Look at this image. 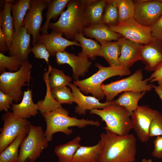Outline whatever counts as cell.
<instances>
[{"label": "cell", "mask_w": 162, "mask_h": 162, "mask_svg": "<svg viewBox=\"0 0 162 162\" xmlns=\"http://www.w3.org/2000/svg\"><path fill=\"white\" fill-rule=\"evenodd\" d=\"M82 33L95 39L101 45L112 40L117 41L122 37L119 34L112 30L109 26L101 22L86 26Z\"/></svg>", "instance_id": "cell-20"}, {"label": "cell", "mask_w": 162, "mask_h": 162, "mask_svg": "<svg viewBox=\"0 0 162 162\" xmlns=\"http://www.w3.org/2000/svg\"><path fill=\"white\" fill-rule=\"evenodd\" d=\"M13 101L11 97L0 90V111H4L5 112L8 111V109Z\"/></svg>", "instance_id": "cell-41"}, {"label": "cell", "mask_w": 162, "mask_h": 162, "mask_svg": "<svg viewBox=\"0 0 162 162\" xmlns=\"http://www.w3.org/2000/svg\"><path fill=\"white\" fill-rule=\"evenodd\" d=\"M56 56L58 65L67 64L71 67L73 76L75 81L78 80L79 77L84 76L92 64V62L88 58L76 56L65 51L57 52Z\"/></svg>", "instance_id": "cell-14"}, {"label": "cell", "mask_w": 162, "mask_h": 162, "mask_svg": "<svg viewBox=\"0 0 162 162\" xmlns=\"http://www.w3.org/2000/svg\"><path fill=\"white\" fill-rule=\"evenodd\" d=\"M31 0H19L16 3L12 4L11 11L15 31L22 27L25 16L31 7Z\"/></svg>", "instance_id": "cell-31"}, {"label": "cell", "mask_w": 162, "mask_h": 162, "mask_svg": "<svg viewBox=\"0 0 162 162\" xmlns=\"http://www.w3.org/2000/svg\"><path fill=\"white\" fill-rule=\"evenodd\" d=\"M118 12V23H122L133 17L135 6L131 0H117Z\"/></svg>", "instance_id": "cell-35"}, {"label": "cell", "mask_w": 162, "mask_h": 162, "mask_svg": "<svg viewBox=\"0 0 162 162\" xmlns=\"http://www.w3.org/2000/svg\"><path fill=\"white\" fill-rule=\"evenodd\" d=\"M48 141L40 126L31 124L28 134L23 139L20 146L17 162H34L47 148Z\"/></svg>", "instance_id": "cell-8"}, {"label": "cell", "mask_w": 162, "mask_h": 162, "mask_svg": "<svg viewBox=\"0 0 162 162\" xmlns=\"http://www.w3.org/2000/svg\"><path fill=\"white\" fill-rule=\"evenodd\" d=\"M2 118L3 126L0 134V153L20 135H27L32 124L27 119L17 117L9 111L5 112Z\"/></svg>", "instance_id": "cell-9"}, {"label": "cell", "mask_w": 162, "mask_h": 162, "mask_svg": "<svg viewBox=\"0 0 162 162\" xmlns=\"http://www.w3.org/2000/svg\"><path fill=\"white\" fill-rule=\"evenodd\" d=\"M140 162H153L152 160L151 159H146L144 158L142 159Z\"/></svg>", "instance_id": "cell-46"}, {"label": "cell", "mask_w": 162, "mask_h": 162, "mask_svg": "<svg viewBox=\"0 0 162 162\" xmlns=\"http://www.w3.org/2000/svg\"><path fill=\"white\" fill-rule=\"evenodd\" d=\"M101 146L100 140L93 146H80L74 154L71 162H98Z\"/></svg>", "instance_id": "cell-24"}, {"label": "cell", "mask_w": 162, "mask_h": 162, "mask_svg": "<svg viewBox=\"0 0 162 162\" xmlns=\"http://www.w3.org/2000/svg\"><path fill=\"white\" fill-rule=\"evenodd\" d=\"M148 78L150 82H157L159 86H162V63L160 65Z\"/></svg>", "instance_id": "cell-43"}, {"label": "cell", "mask_w": 162, "mask_h": 162, "mask_svg": "<svg viewBox=\"0 0 162 162\" xmlns=\"http://www.w3.org/2000/svg\"><path fill=\"white\" fill-rule=\"evenodd\" d=\"M157 112L148 106L142 105L139 106L131 115L133 129L141 142L149 140L150 124Z\"/></svg>", "instance_id": "cell-13"}, {"label": "cell", "mask_w": 162, "mask_h": 162, "mask_svg": "<svg viewBox=\"0 0 162 162\" xmlns=\"http://www.w3.org/2000/svg\"><path fill=\"white\" fill-rule=\"evenodd\" d=\"M135 6L133 17L141 25L150 27L162 15V1L138 0Z\"/></svg>", "instance_id": "cell-12"}, {"label": "cell", "mask_w": 162, "mask_h": 162, "mask_svg": "<svg viewBox=\"0 0 162 162\" xmlns=\"http://www.w3.org/2000/svg\"><path fill=\"white\" fill-rule=\"evenodd\" d=\"M121 54L119 62L121 66L129 68L137 61L141 60V51L143 44L123 37L118 40Z\"/></svg>", "instance_id": "cell-17"}, {"label": "cell", "mask_w": 162, "mask_h": 162, "mask_svg": "<svg viewBox=\"0 0 162 162\" xmlns=\"http://www.w3.org/2000/svg\"><path fill=\"white\" fill-rule=\"evenodd\" d=\"M9 50L5 36L0 27V52L4 54Z\"/></svg>", "instance_id": "cell-44"}, {"label": "cell", "mask_w": 162, "mask_h": 162, "mask_svg": "<svg viewBox=\"0 0 162 162\" xmlns=\"http://www.w3.org/2000/svg\"><path fill=\"white\" fill-rule=\"evenodd\" d=\"M74 41L78 42L82 48V50L78 56L94 60L100 48V45L94 40L85 37L82 33L77 34Z\"/></svg>", "instance_id": "cell-29"}, {"label": "cell", "mask_w": 162, "mask_h": 162, "mask_svg": "<svg viewBox=\"0 0 162 162\" xmlns=\"http://www.w3.org/2000/svg\"><path fill=\"white\" fill-rule=\"evenodd\" d=\"M101 22L109 26L118 24L117 0H107Z\"/></svg>", "instance_id": "cell-33"}, {"label": "cell", "mask_w": 162, "mask_h": 162, "mask_svg": "<svg viewBox=\"0 0 162 162\" xmlns=\"http://www.w3.org/2000/svg\"><path fill=\"white\" fill-rule=\"evenodd\" d=\"M120 54V45L116 41L108 42L101 45L97 56L104 58L110 67H116L121 66L119 62Z\"/></svg>", "instance_id": "cell-26"}, {"label": "cell", "mask_w": 162, "mask_h": 162, "mask_svg": "<svg viewBox=\"0 0 162 162\" xmlns=\"http://www.w3.org/2000/svg\"><path fill=\"white\" fill-rule=\"evenodd\" d=\"M162 136V113L158 111L150 127V137Z\"/></svg>", "instance_id": "cell-38"}, {"label": "cell", "mask_w": 162, "mask_h": 162, "mask_svg": "<svg viewBox=\"0 0 162 162\" xmlns=\"http://www.w3.org/2000/svg\"><path fill=\"white\" fill-rule=\"evenodd\" d=\"M142 69L136 71L130 76L119 80L112 82L101 86L106 101L113 100L114 98L122 92H135L149 91L153 88L152 85L148 84V78L143 80Z\"/></svg>", "instance_id": "cell-7"}, {"label": "cell", "mask_w": 162, "mask_h": 162, "mask_svg": "<svg viewBox=\"0 0 162 162\" xmlns=\"http://www.w3.org/2000/svg\"><path fill=\"white\" fill-rule=\"evenodd\" d=\"M70 0H52L50 1L46 14V21L41 27L42 34H48V29L50 21L52 19L56 20L64 12V10Z\"/></svg>", "instance_id": "cell-30"}, {"label": "cell", "mask_w": 162, "mask_h": 162, "mask_svg": "<svg viewBox=\"0 0 162 162\" xmlns=\"http://www.w3.org/2000/svg\"><path fill=\"white\" fill-rule=\"evenodd\" d=\"M100 134L102 146L98 162H134L136 138L132 134L121 136L105 130Z\"/></svg>", "instance_id": "cell-1"}, {"label": "cell", "mask_w": 162, "mask_h": 162, "mask_svg": "<svg viewBox=\"0 0 162 162\" xmlns=\"http://www.w3.org/2000/svg\"><path fill=\"white\" fill-rule=\"evenodd\" d=\"M95 66L98 68L96 73L84 80H74V83L79 87L82 92L87 94H91L99 100L102 99L105 96L101 88L104 81L111 77L128 75L131 73L129 68L122 66L105 67L97 63Z\"/></svg>", "instance_id": "cell-4"}, {"label": "cell", "mask_w": 162, "mask_h": 162, "mask_svg": "<svg viewBox=\"0 0 162 162\" xmlns=\"http://www.w3.org/2000/svg\"><path fill=\"white\" fill-rule=\"evenodd\" d=\"M69 115L68 111L62 107L42 114L46 123L44 134L49 142L52 140L53 134L56 133L62 132L67 135L71 134L73 130L70 127L82 128L88 125L98 127L100 125L98 120L79 119Z\"/></svg>", "instance_id": "cell-3"}, {"label": "cell", "mask_w": 162, "mask_h": 162, "mask_svg": "<svg viewBox=\"0 0 162 162\" xmlns=\"http://www.w3.org/2000/svg\"><path fill=\"white\" fill-rule=\"evenodd\" d=\"M161 46H162V43H161Z\"/></svg>", "instance_id": "cell-48"}, {"label": "cell", "mask_w": 162, "mask_h": 162, "mask_svg": "<svg viewBox=\"0 0 162 162\" xmlns=\"http://www.w3.org/2000/svg\"><path fill=\"white\" fill-rule=\"evenodd\" d=\"M161 43L156 40L142 46L140 60L145 64L144 69L147 71H154L162 63Z\"/></svg>", "instance_id": "cell-19"}, {"label": "cell", "mask_w": 162, "mask_h": 162, "mask_svg": "<svg viewBox=\"0 0 162 162\" xmlns=\"http://www.w3.org/2000/svg\"><path fill=\"white\" fill-rule=\"evenodd\" d=\"M152 87L162 101V86H156L153 84Z\"/></svg>", "instance_id": "cell-45"}, {"label": "cell", "mask_w": 162, "mask_h": 162, "mask_svg": "<svg viewBox=\"0 0 162 162\" xmlns=\"http://www.w3.org/2000/svg\"><path fill=\"white\" fill-rule=\"evenodd\" d=\"M51 0H31V6L24 18L22 26L32 37L33 46L37 43L40 35L43 21V12L48 8Z\"/></svg>", "instance_id": "cell-11"}, {"label": "cell", "mask_w": 162, "mask_h": 162, "mask_svg": "<svg viewBox=\"0 0 162 162\" xmlns=\"http://www.w3.org/2000/svg\"><path fill=\"white\" fill-rule=\"evenodd\" d=\"M109 27L123 37L143 45L156 40L151 35L150 27L141 25L133 17L122 23Z\"/></svg>", "instance_id": "cell-10"}, {"label": "cell", "mask_w": 162, "mask_h": 162, "mask_svg": "<svg viewBox=\"0 0 162 162\" xmlns=\"http://www.w3.org/2000/svg\"><path fill=\"white\" fill-rule=\"evenodd\" d=\"M28 160H27L25 162H28Z\"/></svg>", "instance_id": "cell-47"}, {"label": "cell", "mask_w": 162, "mask_h": 162, "mask_svg": "<svg viewBox=\"0 0 162 162\" xmlns=\"http://www.w3.org/2000/svg\"><path fill=\"white\" fill-rule=\"evenodd\" d=\"M51 92L54 98L61 104H71L75 101L70 88L66 86L51 89Z\"/></svg>", "instance_id": "cell-37"}, {"label": "cell", "mask_w": 162, "mask_h": 162, "mask_svg": "<svg viewBox=\"0 0 162 162\" xmlns=\"http://www.w3.org/2000/svg\"><path fill=\"white\" fill-rule=\"evenodd\" d=\"M31 52L33 54L34 58L44 59L48 63L50 55L44 44L37 43L32 47Z\"/></svg>", "instance_id": "cell-39"}, {"label": "cell", "mask_w": 162, "mask_h": 162, "mask_svg": "<svg viewBox=\"0 0 162 162\" xmlns=\"http://www.w3.org/2000/svg\"><path fill=\"white\" fill-rule=\"evenodd\" d=\"M12 2L11 0H6L4 9L0 14V27L5 36L9 50L15 32L13 18L11 14Z\"/></svg>", "instance_id": "cell-23"}, {"label": "cell", "mask_w": 162, "mask_h": 162, "mask_svg": "<svg viewBox=\"0 0 162 162\" xmlns=\"http://www.w3.org/2000/svg\"><path fill=\"white\" fill-rule=\"evenodd\" d=\"M90 113L99 116L106 123L105 130L118 135L123 136L129 134L133 129L130 116L128 111L121 106L114 104L107 106L102 109H94Z\"/></svg>", "instance_id": "cell-5"}, {"label": "cell", "mask_w": 162, "mask_h": 162, "mask_svg": "<svg viewBox=\"0 0 162 162\" xmlns=\"http://www.w3.org/2000/svg\"><path fill=\"white\" fill-rule=\"evenodd\" d=\"M11 110L13 113L19 118L26 119L34 116L39 113L38 107L33 100L32 91L29 88L24 91L21 102L12 104Z\"/></svg>", "instance_id": "cell-21"}, {"label": "cell", "mask_w": 162, "mask_h": 162, "mask_svg": "<svg viewBox=\"0 0 162 162\" xmlns=\"http://www.w3.org/2000/svg\"><path fill=\"white\" fill-rule=\"evenodd\" d=\"M22 61L16 56H7L0 52V73L1 74L6 72V68L8 72H14L21 68Z\"/></svg>", "instance_id": "cell-36"}, {"label": "cell", "mask_w": 162, "mask_h": 162, "mask_svg": "<svg viewBox=\"0 0 162 162\" xmlns=\"http://www.w3.org/2000/svg\"><path fill=\"white\" fill-rule=\"evenodd\" d=\"M81 138L78 136L67 143L56 146L54 152L58 158V162H71L73 156L80 147Z\"/></svg>", "instance_id": "cell-27"}, {"label": "cell", "mask_w": 162, "mask_h": 162, "mask_svg": "<svg viewBox=\"0 0 162 162\" xmlns=\"http://www.w3.org/2000/svg\"><path fill=\"white\" fill-rule=\"evenodd\" d=\"M153 143L154 148L152 152V156L157 158H162V136H156Z\"/></svg>", "instance_id": "cell-42"}, {"label": "cell", "mask_w": 162, "mask_h": 162, "mask_svg": "<svg viewBox=\"0 0 162 162\" xmlns=\"http://www.w3.org/2000/svg\"><path fill=\"white\" fill-rule=\"evenodd\" d=\"M26 136L21 134L17 136L0 153V160L2 162H17L19 155V148Z\"/></svg>", "instance_id": "cell-32"}, {"label": "cell", "mask_w": 162, "mask_h": 162, "mask_svg": "<svg viewBox=\"0 0 162 162\" xmlns=\"http://www.w3.org/2000/svg\"><path fill=\"white\" fill-rule=\"evenodd\" d=\"M31 40V34L24 27L15 31L8 51L9 56H17L22 62L28 60L32 48Z\"/></svg>", "instance_id": "cell-16"}, {"label": "cell", "mask_w": 162, "mask_h": 162, "mask_svg": "<svg viewBox=\"0 0 162 162\" xmlns=\"http://www.w3.org/2000/svg\"><path fill=\"white\" fill-rule=\"evenodd\" d=\"M0 162H2V161L1 160H0Z\"/></svg>", "instance_id": "cell-49"}, {"label": "cell", "mask_w": 162, "mask_h": 162, "mask_svg": "<svg viewBox=\"0 0 162 162\" xmlns=\"http://www.w3.org/2000/svg\"><path fill=\"white\" fill-rule=\"evenodd\" d=\"M32 64L28 60L22 62L21 68L14 72H5L0 76V90L11 97L17 103L22 99L23 87L32 79Z\"/></svg>", "instance_id": "cell-6"}, {"label": "cell", "mask_w": 162, "mask_h": 162, "mask_svg": "<svg viewBox=\"0 0 162 162\" xmlns=\"http://www.w3.org/2000/svg\"><path fill=\"white\" fill-rule=\"evenodd\" d=\"M68 86L72 91L73 95L75 98L74 102L77 105L75 107V112L80 115H85L86 111L88 110L94 109H102L113 104L112 100L102 103L93 96L84 95L74 83H70Z\"/></svg>", "instance_id": "cell-18"}, {"label": "cell", "mask_w": 162, "mask_h": 162, "mask_svg": "<svg viewBox=\"0 0 162 162\" xmlns=\"http://www.w3.org/2000/svg\"><path fill=\"white\" fill-rule=\"evenodd\" d=\"M51 68V66L49 65L47 71L44 73L43 76L46 88V95L44 100H39L36 104L38 107L39 111L41 114L62 107L61 104L54 98L51 93L48 82Z\"/></svg>", "instance_id": "cell-25"}, {"label": "cell", "mask_w": 162, "mask_h": 162, "mask_svg": "<svg viewBox=\"0 0 162 162\" xmlns=\"http://www.w3.org/2000/svg\"><path fill=\"white\" fill-rule=\"evenodd\" d=\"M63 34L60 32L52 31L50 34H42L38 38L37 43L44 44L50 56H54L58 52H63L70 46H81L80 43L71 41L62 37Z\"/></svg>", "instance_id": "cell-15"}, {"label": "cell", "mask_w": 162, "mask_h": 162, "mask_svg": "<svg viewBox=\"0 0 162 162\" xmlns=\"http://www.w3.org/2000/svg\"><path fill=\"white\" fill-rule=\"evenodd\" d=\"M85 0H70L67 10L55 22H50L48 28L62 33L67 39H74L77 34L82 33L87 26L84 14Z\"/></svg>", "instance_id": "cell-2"}, {"label": "cell", "mask_w": 162, "mask_h": 162, "mask_svg": "<svg viewBox=\"0 0 162 162\" xmlns=\"http://www.w3.org/2000/svg\"><path fill=\"white\" fill-rule=\"evenodd\" d=\"M146 92H124L117 99L113 100V103L125 108L131 116L133 112L139 106L138 102L139 100L143 97Z\"/></svg>", "instance_id": "cell-28"}, {"label": "cell", "mask_w": 162, "mask_h": 162, "mask_svg": "<svg viewBox=\"0 0 162 162\" xmlns=\"http://www.w3.org/2000/svg\"><path fill=\"white\" fill-rule=\"evenodd\" d=\"M150 27L152 36L156 40L162 42V15Z\"/></svg>", "instance_id": "cell-40"}, {"label": "cell", "mask_w": 162, "mask_h": 162, "mask_svg": "<svg viewBox=\"0 0 162 162\" xmlns=\"http://www.w3.org/2000/svg\"><path fill=\"white\" fill-rule=\"evenodd\" d=\"M72 78L66 75L62 70L54 68L51 66L48 78L51 89L68 86Z\"/></svg>", "instance_id": "cell-34"}, {"label": "cell", "mask_w": 162, "mask_h": 162, "mask_svg": "<svg viewBox=\"0 0 162 162\" xmlns=\"http://www.w3.org/2000/svg\"><path fill=\"white\" fill-rule=\"evenodd\" d=\"M106 0H85L84 14L87 26L101 23Z\"/></svg>", "instance_id": "cell-22"}]
</instances>
